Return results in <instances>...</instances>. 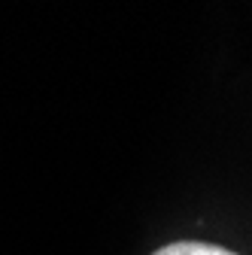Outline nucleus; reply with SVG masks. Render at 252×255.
<instances>
[{
    "label": "nucleus",
    "instance_id": "obj_1",
    "mask_svg": "<svg viewBox=\"0 0 252 255\" xmlns=\"http://www.w3.org/2000/svg\"><path fill=\"white\" fill-rule=\"evenodd\" d=\"M152 255H237L231 249H222L216 243H198V240H179V243H170V246H161L158 252Z\"/></svg>",
    "mask_w": 252,
    "mask_h": 255
}]
</instances>
